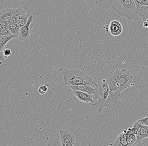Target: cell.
Here are the masks:
<instances>
[{
  "mask_svg": "<svg viewBox=\"0 0 148 146\" xmlns=\"http://www.w3.org/2000/svg\"><path fill=\"white\" fill-rule=\"evenodd\" d=\"M60 71L64 77L65 85L70 87L79 84L92 86L97 83L93 81L92 77L89 76L86 73L77 69L68 70L64 67L60 68Z\"/></svg>",
  "mask_w": 148,
  "mask_h": 146,
  "instance_id": "6da1fadb",
  "label": "cell"
},
{
  "mask_svg": "<svg viewBox=\"0 0 148 146\" xmlns=\"http://www.w3.org/2000/svg\"><path fill=\"white\" fill-rule=\"evenodd\" d=\"M110 4L118 14L129 20H136L140 17L134 0H112Z\"/></svg>",
  "mask_w": 148,
  "mask_h": 146,
  "instance_id": "7a4b0ae2",
  "label": "cell"
},
{
  "mask_svg": "<svg viewBox=\"0 0 148 146\" xmlns=\"http://www.w3.org/2000/svg\"><path fill=\"white\" fill-rule=\"evenodd\" d=\"M125 95V93L120 90L109 91L100 99L97 100L95 103H92V105L98 109V111L101 113L103 108H111L113 106L118 103L120 99L123 98Z\"/></svg>",
  "mask_w": 148,
  "mask_h": 146,
  "instance_id": "3957f363",
  "label": "cell"
},
{
  "mask_svg": "<svg viewBox=\"0 0 148 146\" xmlns=\"http://www.w3.org/2000/svg\"><path fill=\"white\" fill-rule=\"evenodd\" d=\"M120 72L118 90L122 91L132 86L134 76L130 71L126 69L120 70Z\"/></svg>",
  "mask_w": 148,
  "mask_h": 146,
  "instance_id": "277c9868",
  "label": "cell"
},
{
  "mask_svg": "<svg viewBox=\"0 0 148 146\" xmlns=\"http://www.w3.org/2000/svg\"><path fill=\"white\" fill-rule=\"evenodd\" d=\"M33 15L32 14L26 24L20 29L18 39L22 41L27 42L30 38L31 30L35 25Z\"/></svg>",
  "mask_w": 148,
  "mask_h": 146,
  "instance_id": "5b68a950",
  "label": "cell"
},
{
  "mask_svg": "<svg viewBox=\"0 0 148 146\" xmlns=\"http://www.w3.org/2000/svg\"><path fill=\"white\" fill-rule=\"evenodd\" d=\"M60 145L73 146L75 144V139L73 134L67 130L60 131Z\"/></svg>",
  "mask_w": 148,
  "mask_h": 146,
  "instance_id": "8992f818",
  "label": "cell"
},
{
  "mask_svg": "<svg viewBox=\"0 0 148 146\" xmlns=\"http://www.w3.org/2000/svg\"><path fill=\"white\" fill-rule=\"evenodd\" d=\"M95 86V94L94 95L96 99H100L110 90L107 80L104 79L99 82Z\"/></svg>",
  "mask_w": 148,
  "mask_h": 146,
  "instance_id": "52a82bcc",
  "label": "cell"
},
{
  "mask_svg": "<svg viewBox=\"0 0 148 146\" xmlns=\"http://www.w3.org/2000/svg\"><path fill=\"white\" fill-rule=\"evenodd\" d=\"M120 70H117L111 74L107 80L109 88L112 91L118 90V84L120 76Z\"/></svg>",
  "mask_w": 148,
  "mask_h": 146,
  "instance_id": "ba28073f",
  "label": "cell"
},
{
  "mask_svg": "<svg viewBox=\"0 0 148 146\" xmlns=\"http://www.w3.org/2000/svg\"><path fill=\"white\" fill-rule=\"evenodd\" d=\"M32 14L29 9H26L24 10L20 9V15L17 23V25L20 28L23 27L26 24Z\"/></svg>",
  "mask_w": 148,
  "mask_h": 146,
  "instance_id": "9c48e42d",
  "label": "cell"
},
{
  "mask_svg": "<svg viewBox=\"0 0 148 146\" xmlns=\"http://www.w3.org/2000/svg\"><path fill=\"white\" fill-rule=\"evenodd\" d=\"M73 93L80 101L86 102L87 104L89 102H93L92 95L79 90H73Z\"/></svg>",
  "mask_w": 148,
  "mask_h": 146,
  "instance_id": "30bf717a",
  "label": "cell"
},
{
  "mask_svg": "<svg viewBox=\"0 0 148 146\" xmlns=\"http://www.w3.org/2000/svg\"><path fill=\"white\" fill-rule=\"evenodd\" d=\"M69 88L73 90H79L83 92H86L88 94L92 95L95 94V88H93L90 86L85 84H79L75 86H70Z\"/></svg>",
  "mask_w": 148,
  "mask_h": 146,
  "instance_id": "8fae6325",
  "label": "cell"
},
{
  "mask_svg": "<svg viewBox=\"0 0 148 146\" xmlns=\"http://www.w3.org/2000/svg\"><path fill=\"white\" fill-rule=\"evenodd\" d=\"M16 9H6L0 13V21L9 23L12 19Z\"/></svg>",
  "mask_w": 148,
  "mask_h": 146,
  "instance_id": "7c38bea8",
  "label": "cell"
},
{
  "mask_svg": "<svg viewBox=\"0 0 148 146\" xmlns=\"http://www.w3.org/2000/svg\"><path fill=\"white\" fill-rule=\"evenodd\" d=\"M110 30L111 34L113 36H119L123 31V27L120 22L113 21L110 25Z\"/></svg>",
  "mask_w": 148,
  "mask_h": 146,
  "instance_id": "4fadbf2b",
  "label": "cell"
},
{
  "mask_svg": "<svg viewBox=\"0 0 148 146\" xmlns=\"http://www.w3.org/2000/svg\"><path fill=\"white\" fill-rule=\"evenodd\" d=\"M16 38L14 35H7V36H1L0 37V49L1 51L4 49L6 43L11 40Z\"/></svg>",
  "mask_w": 148,
  "mask_h": 146,
  "instance_id": "5bb4252c",
  "label": "cell"
},
{
  "mask_svg": "<svg viewBox=\"0 0 148 146\" xmlns=\"http://www.w3.org/2000/svg\"><path fill=\"white\" fill-rule=\"evenodd\" d=\"M114 146H128L127 139L125 138L123 136V132L120 134L116 139Z\"/></svg>",
  "mask_w": 148,
  "mask_h": 146,
  "instance_id": "9a60e30c",
  "label": "cell"
},
{
  "mask_svg": "<svg viewBox=\"0 0 148 146\" xmlns=\"http://www.w3.org/2000/svg\"><path fill=\"white\" fill-rule=\"evenodd\" d=\"M20 29L17 24L9 23V29L11 34L15 36L17 38H18L19 36Z\"/></svg>",
  "mask_w": 148,
  "mask_h": 146,
  "instance_id": "2e32d148",
  "label": "cell"
},
{
  "mask_svg": "<svg viewBox=\"0 0 148 146\" xmlns=\"http://www.w3.org/2000/svg\"><path fill=\"white\" fill-rule=\"evenodd\" d=\"M139 143L143 141L145 138H148V126L143 125L141 129L140 135L137 136Z\"/></svg>",
  "mask_w": 148,
  "mask_h": 146,
  "instance_id": "e0dca14e",
  "label": "cell"
},
{
  "mask_svg": "<svg viewBox=\"0 0 148 146\" xmlns=\"http://www.w3.org/2000/svg\"><path fill=\"white\" fill-rule=\"evenodd\" d=\"M20 9H16L12 17V19L9 21V23L17 24L18 18L20 15Z\"/></svg>",
  "mask_w": 148,
  "mask_h": 146,
  "instance_id": "ac0fdd59",
  "label": "cell"
},
{
  "mask_svg": "<svg viewBox=\"0 0 148 146\" xmlns=\"http://www.w3.org/2000/svg\"><path fill=\"white\" fill-rule=\"evenodd\" d=\"M138 9H140L143 6L148 7V0H134Z\"/></svg>",
  "mask_w": 148,
  "mask_h": 146,
  "instance_id": "d6986e66",
  "label": "cell"
},
{
  "mask_svg": "<svg viewBox=\"0 0 148 146\" xmlns=\"http://www.w3.org/2000/svg\"><path fill=\"white\" fill-rule=\"evenodd\" d=\"M127 141L128 146L135 145L139 143L137 138L136 136V135H134V136L131 137L127 138Z\"/></svg>",
  "mask_w": 148,
  "mask_h": 146,
  "instance_id": "ffe728a7",
  "label": "cell"
},
{
  "mask_svg": "<svg viewBox=\"0 0 148 146\" xmlns=\"http://www.w3.org/2000/svg\"><path fill=\"white\" fill-rule=\"evenodd\" d=\"M124 130L126 134L127 137V138L134 136V135H136V129L134 127H133V128H128L127 131Z\"/></svg>",
  "mask_w": 148,
  "mask_h": 146,
  "instance_id": "44dd1931",
  "label": "cell"
},
{
  "mask_svg": "<svg viewBox=\"0 0 148 146\" xmlns=\"http://www.w3.org/2000/svg\"><path fill=\"white\" fill-rule=\"evenodd\" d=\"M1 53L3 55L4 59H7L9 56L12 55V51L9 49H3V50L1 51Z\"/></svg>",
  "mask_w": 148,
  "mask_h": 146,
  "instance_id": "7402d4cb",
  "label": "cell"
},
{
  "mask_svg": "<svg viewBox=\"0 0 148 146\" xmlns=\"http://www.w3.org/2000/svg\"><path fill=\"white\" fill-rule=\"evenodd\" d=\"M47 84L44 85H41L40 86L38 90V92L40 94H45L48 90V87Z\"/></svg>",
  "mask_w": 148,
  "mask_h": 146,
  "instance_id": "603a6c76",
  "label": "cell"
},
{
  "mask_svg": "<svg viewBox=\"0 0 148 146\" xmlns=\"http://www.w3.org/2000/svg\"><path fill=\"white\" fill-rule=\"evenodd\" d=\"M11 32L9 29H0V36H7L11 35Z\"/></svg>",
  "mask_w": 148,
  "mask_h": 146,
  "instance_id": "cb8c5ba5",
  "label": "cell"
},
{
  "mask_svg": "<svg viewBox=\"0 0 148 146\" xmlns=\"http://www.w3.org/2000/svg\"><path fill=\"white\" fill-rule=\"evenodd\" d=\"M9 23L3 21H0V29L9 28Z\"/></svg>",
  "mask_w": 148,
  "mask_h": 146,
  "instance_id": "d4e9b609",
  "label": "cell"
},
{
  "mask_svg": "<svg viewBox=\"0 0 148 146\" xmlns=\"http://www.w3.org/2000/svg\"><path fill=\"white\" fill-rule=\"evenodd\" d=\"M138 121L143 124L148 126V116L145 118H140L139 119Z\"/></svg>",
  "mask_w": 148,
  "mask_h": 146,
  "instance_id": "484cf974",
  "label": "cell"
},
{
  "mask_svg": "<svg viewBox=\"0 0 148 146\" xmlns=\"http://www.w3.org/2000/svg\"><path fill=\"white\" fill-rule=\"evenodd\" d=\"M143 21H147L148 22V10L146 14V16H145V18L143 19Z\"/></svg>",
  "mask_w": 148,
  "mask_h": 146,
  "instance_id": "4316f807",
  "label": "cell"
},
{
  "mask_svg": "<svg viewBox=\"0 0 148 146\" xmlns=\"http://www.w3.org/2000/svg\"><path fill=\"white\" fill-rule=\"evenodd\" d=\"M143 26L144 27H148V22L147 21H144L143 24Z\"/></svg>",
  "mask_w": 148,
  "mask_h": 146,
  "instance_id": "83f0119b",
  "label": "cell"
},
{
  "mask_svg": "<svg viewBox=\"0 0 148 146\" xmlns=\"http://www.w3.org/2000/svg\"></svg>",
  "mask_w": 148,
  "mask_h": 146,
  "instance_id": "f1b7e54d",
  "label": "cell"
}]
</instances>
